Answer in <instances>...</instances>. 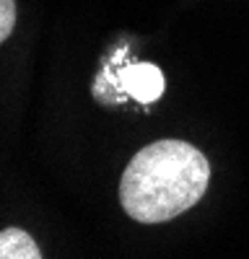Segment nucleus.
Masks as SVG:
<instances>
[{
  "instance_id": "1",
  "label": "nucleus",
  "mask_w": 249,
  "mask_h": 259,
  "mask_svg": "<svg viewBox=\"0 0 249 259\" xmlns=\"http://www.w3.org/2000/svg\"><path fill=\"white\" fill-rule=\"evenodd\" d=\"M211 182L205 153L184 140H156L133 156L119 182V202L138 223H166L195 207Z\"/></svg>"
},
{
  "instance_id": "2",
  "label": "nucleus",
  "mask_w": 249,
  "mask_h": 259,
  "mask_svg": "<svg viewBox=\"0 0 249 259\" xmlns=\"http://www.w3.org/2000/svg\"><path fill=\"white\" fill-rule=\"evenodd\" d=\"M117 83L124 94H130L133 99L143 104H153L166 89L163 73L151 62H135V65L122 68L117 75Z\"/></svg>"
},
{
  "instance_id": "3",
  "label": "nucleus",
  "mask_w": 249,
  "mask_h": 259,
  "mask_svg": "<svg viewBox=\"0 0 249 259\" xmlns=\"http://www.w3.org/2000/svg\"><path fill=\"white\" fill-rule=\"evenodd\" d=\"M0 259H42V254L24 228H6L0 231Z\"/></svg>"
},
{
  "instance_id": "4",
  "label": "nucleus",
  "mask_w": 249,
  "mask_h": 259,
  "mask_svg": "<svg viewBox=\"0 0 249 259\" xmlns=\"http://www.w3.org/2000/svg\"><path fill=\"white\" fill-rule=\"evenodd\" d=\"M16 26V0H0V45L11 36Z\"/></svg>"
}]
</instances>
